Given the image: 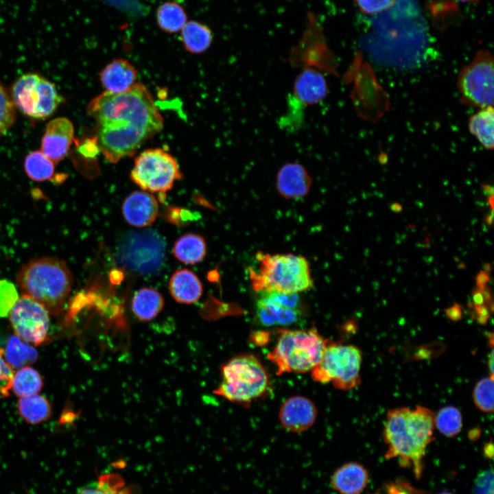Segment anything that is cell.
Returning <instances> with one entry per match:
<instances>
[{
	"label": "cell",
	"instance_id": "ba28073f",
	"mask_svg": "<svg viewBox=\"0 0 494 494\" xmlns=\"http://www.w3.org/2000/svg\"><path fill=\"white\" fill-rule=\"evenodd\" d=\"M166 243L163 237L152 229L128 233L116 250L118 263L127 270L143 276H153L162 269Z\"/></svg>",
	"mask_w": 494,
	"mask_h": 494
},
{
	"label": "cell",
	"instance_id": "c3c4849f",
	"mask_svg": "<svg viewBox=\"0 0 494 494\" xmlns=\"http://www.w3.org/2000/svg\"><path fill=\"white\" fill-rule=\"evenodd\" d=\"M487 202L489 204V206L490 207L491 211H493L494 209V196H487Z\"/></svg>",
	"mask_w": 494,
	"mask_h": 494
},
{
	"label": "cell",
	"instance_id": "e575fe53",
	"mask_svg": "<svg viewBox=\"0 0 494 494\" xmlns=\"http://www.w3.org/2000/svg\"><path fill=\"white\" fill-rule=\"evenodd\" d=\"M493 377L489 376L480 379L475 385L472 398L477 408L484 413H493L494 410Z\"/></svg>",
	"mask_w": 494,
	"mask_h": 494
},
{
	"label": "cell",
	"instance_id": "bcb514c9",
	"mask_svg": "<svg viewBox=\"0 0 494 494\" xmlns=\"http://www.w3.org/2000/svg\"><path fill=\"white\" fill-rule=\"evenodd\" d=\"M482 189L484 190V192L487 196L493 195V187L491 185H489L488 184H483L482 185Z\"/></svg>",
	"mask_w": 494,
	"mask_h": 494
},
{
	"label": "cell",
	"instance_id": "f907efd6",
	"mask_svg": "<svg viewBox=\"0 0 494 494\" xmlns=\"http://www.w3.org/2000/svg\"><path fill=\"white\" fill-rule=\"evenodd\" d=\"M477 0H451L450 1L454 3V5H457L458 3H470V2H474Z\"/></svg>",
	"mask_w": 494,
	"mask_h": 494
},
{
	"label": "cell",
	"instance_id": "cb8c5ba5",
	"mask_svg": "<svg viewBox=\"0 0 494 494\" xmlns=\"http://www.w3.org/2000/svg\"><path fill=\"white\" fill-rule=\"evenodd\" d=\"M162 294L152 287H142L135 292L132 299V311L141 321L156 318L164 307Z\"/></svg>",
	"mask_w": 494,
	"mask_h": 494
},
{
	"label": "cell",
	"instance_id": "83f0119b",
	"mask_svg": "<svg viewBox=\"0 0 494 494\" xmlns=\"http://www.w3.org/2000/svg\"><path fill=\"white\" fill-rule=\"evenodd\" d=\"M494 113L493 106L482 108L473 115L469 121L470 132L483 147L492 150L494 147Z\"/></svg>",
	"mask_w": 494,
	"mask_h": 494
},
{
	"label": "cell",
	"instance_id": "d590c367",
	"mask_svg": "<svg viewBox=\"0 0 494 494\" xmlns=\"http://www.w3.org/2000/svg\"><path fill=\"white\" fill-rule=\"evenodd\" d=\"M15 122V106L3 85L0 82V135L5 134Z\"/></svg>",
	"mask_w": 494,
	"mask_h": 494
},
{
	"label": "cell",
	"instance_id": "4316f807",
	"mask_svg": "<svg viewBox=\"0 0 494 494\" xmlns=\"http://www.w3.org/2000/svg\"><path fill=\"white\" fill-rule=\"evenodd\" d=\"M5 360L12 368H21L35 362L38 357L36 349L17 336H11L4 351Z\"/></svg>",
	"mask_w": 494,
	"mask_h": 494
},
{
	"label": "cell",
	"instance_id": "277c9868",
	"mask_svg": "<svg viewBox=\"0 0 494 494\" xmlns=\"http://www.w3.org/2000/svg\"><path fill=\"white\" fill-rule=\"evenodd\" d=\"M17 282L24 296L40 303L49 313L56 314L69 296L73 277L62 260L42 257L23 265Z\"/></svg>",
	"mask_w": 494,
	"mask_h": 494
},
{
	"label": "cell",
	"instance_id": "3957f363",
	"mask_svg": "<svg viewBox=\"0 0 494 494\" xmlns=\"http://www.w3.org/2000/svg\"><path fill=\"white\" fill-rule=\"evenodd\" d=\"M434 420L435 413L423 406L390 410L383 430L387 445L385 458H397L401 467L411 469L419 479L427 447L434 439Z\"/></svg>",
	"mask_w": 494,
	"mask_h": 494
},
{
	"label": "cell",
	"instance_id": "f546056e",
	"mask_svg": "<svg viewBox=\"0 0 494 494\" xmlns=\"http://www.w3.org/2000/svg\"><path fill=\"white\" fill-rule=\"evenodd\" d=\"M156 16L159 28L169 34L180 31L187 22L184 8L174 1H166L159 5Z\"/></svg>",
	"mask_w": 494,
	"mask_h": 494
},
{
	"label": "cell",
	"instance_id": "7a4b0ae2",
	"mask_svg": "<svg viewBox=\"0 0 494 494\" xmlns=\"http://www.w3.org/2000/svg\"><path fill=\"white\" fill-rule=\"evenodd\" d=\"M370 21L361 45L375 62L409 70L427 62L430 35L418 0H397L392 8Z\"/></svg>",
	"mask_w": 494,
	"mask_h": 494
},
{
	"label": "cell",
	"instance_id": "f1b7e54d",
	"mask_svg": "<svg viewBox=\"0 0 494 494\" xmlns=\"http://www.w3.org/2000/svg\"><path fill=\"white\" fill-rule=\"evenodd\" d=\"M17 408L21 416L31 424L45 421L51 414V408L48 400L38 394L20 397Z\"/></svg>",
	"mask_w": 494,
	"mask_h": 494
},
{
	"label": "cell",
	"instance_id": "4dcf8cb0",
	"mask_svg": "<svg viewBox=\"0 0 494 494\" xmlns=\"http://www.w3.org/2000/svg\"><path fill=\"white\" fill-rule=\"evenodd\" d=\"M43 385L40 374L35 369L25 366L18 369L11 379L10 389L20 397L38 394Z\"/></svg>",
	"mask_w": 494,
	"mask_h": 494
},
{
	"label": "cell",
	"instance_id": "74e56055",
	"mask_svg": "<svg viewBox=\"0 0 494 494\" xmlns=\"http://www.w3.org/2000/svg\"><path fill=\"white\" fill-rule=\"evenodd\" d=\"M397 0H355L360 11L368 16L374 17L386 12L392 8Z\"/></svg>",
	"mask_w": 494,
	"mask_h": 494
},
{
	"label": "cell",
	"instance_id": "7bdbcfd3",
	"mask_svg": "<svg viewBox=\"0 0 494 494\" xmlns=\"http://www.w3.org/2000/svg\"><path fill=\"white\" fill-rule=\"evenodd\" d=\"M484 455L489 458H492L493 456V445L492 442L488 443L484 447Z\"/></svg>",
	"mask_w": 494,
	"mask_h": 494
},
{
	"label": "cell",
	"instance_id": "9a60e30c",
	"mask_svg": "<svg viewBox=\"0 0 494 494\" xmlns=\"http://www.w3.org/2000/svg\"><path fill=\"white\" fill-rule=\"evenodd\" d=\"M259 294L255 318L262 326H287L303 317L304 308L299 294L268 292Z\"/></svg>",
	"mask_w": 494,
	"mask_h": 494
},
{
	"label": "cell",
	"instance_id": "b9f144b4",
	"mask_svg": "<svg viewBox=\"0 0 494 494\" xmlns=\"http://www.w3.org/2000/svg\"><path fill=\"white\" fill-rule=\"evenodd\" d=\"M474 279L476 287L480 289H484L488 285L487 284L491 278L489 272L482 270L477 273Z\"/></svg>",
	"mask_w": 494,
	"mask_h": 494
},
{
	"label": "cell",
	"instance_id": "ab89813d",
	"mask_svg": "<svg viewBox=\"0 0 494 494\" xmlns=\"http://www.w3.org/2000/svg\"><path fill=\"white\" fill-rule=\"evenodd\" d=\"M446 316L452 321H458L462 318V308L457 303H454L445 310Z\"/></svg>",
	"mask_w": 494,
	"mask_h": 494
},
{
	"label": "cell",
	"instance_id": "f35d334b",
	"mask_svg": "<svg viewBox=\"0 0 494 494\" xmlns=\"http://www.w3.org/2000/svg\"><path fill=\"white\" fill-rule=\"evenodd\" d=\"M2 353L3 352L0 351V381L5 383L3 393L6 394L10 390V382L14 375V370L3 357Z\"/></svg>",
	"mask_w": 494,
	"mask_h": 494
},
{
	"label": "cell",
	"instance_id": "2e32d148",
	"mask_svg": "<svg viewBox=\"0 0 494 494\" xmlns=\"http://www.w3.org/2000/svg\"><path fill=\"white\" fill-rule=\"evenodd\" d=\"M329 92L328 84L324 74L320 70L313 67H305L296 76L292 98L290 101V108L283 118L287 120L292 119V124H297L300 126L302 119L301 110L306 107L316 105L323 101Z\"/></svg>",
	"mask_w": 494,
	"mask_h": 494
},
{
	"label": "cell",
	"instance_id": "d6a6232c",
	"mask_svg": "<svg viewBox=\"0 0 494 494\" xmlns=\"http://www.w3.org/2000/svg\"><path fill=\"white\" fill-rule=\"evenodd\" d=\"M435 428L447 437L458 434L462 427V417L460 411L454 406L448 405L440 409L435 414Z\"/></svg>",
	"mask_w": 494,
	"mask_h": 494
},
{
	"label": "cell",
	"instance_id": "816d5d0a",
	"mask_svg": "<svg viewBox=\"0 0 494 494\" xmlns=\"http://www.w3.org/2000/svg\"><path fill=\"white\" fill-rule=\"evenodd\" d=\"M438 494H453V493H450V492L444 491V492H441V493H438Z\"/></svg>",
	"mask_w": 494,
	"mask_h": 494
},
{
	"label": "cell",
	"instance_id": "681fc988",
	"mask_svg": "<svg viewBox=\"0 0 494 494\" xmlns=\"http://www.w3.org/2000/svg\"><path fill=\"white\" fill-rule=\"evenodd\" d=\"M483 270L490 273L492 269V264L489 262H486L483 263Z\"/></svg>",
	"mask_w": 494,
	"mask_h": 494
},
{
	"label": "cell",
	"instance_id": "1f68e13d",
	"mask_svg": "<svg viewBox=\"0 0 494 494\" xmlns=\"http://www.w3.org/2000/svg\"><path fill=\"white\" fill-rule=\"evenodd\" d=\"M24 169L27 176L37 182L49 180L55 171L54 162L41 150L30 152L25 158Z\"/></svg>",
	"mask_w": 494,
	"mask_h": 494
},
{
	"label": "cell",
	"instance_id": "836d02e7",
	"mask_svg": "<svg viewBox=\"0 0 494 494\" xmlns=\"http://www.w3.org/2000/svg\"><path fill=\"white\" fill-rule=\"evenodd\" d=\"M76 494H127L122 479L116 474L99 475L96 482L79 489Z\"/></svg>",
	"mask_w": 494,
	"mask_h": 494
},
{
	"label": "cell",
	"instance_id": "ac0fdd59",
	"mask_svg": "<svg viewBox=\"0 0 494 494\" xmlns=\"http://www.w3.org/2000/svg\"><path fill=\"white\" fill-rule=\"evenodd\" d=\"M317 416L314 403L303 396H293L281 405L279 419L283 427L292 432H301L311 427Z\"/></svg>",
	"mask_w": 494,
	"mask_h": 494
},
{
	"label": "cell",
	"instance_id": "d4e9b609",
	"mask_svg": "<svg viewBox=\"0 0 494 494\" xmlns=\"http://www.w3.org/2000/svg\"><path fill=\"white\" fill-rule=\"evenodd\" d=\"M213 38L211 29L198 21H189L181 30L183 45L191 54H202L207 51L212 43Z\"/></svg>",
	"mask_w": 494,
	"mask_h": 494
},
{
	"label": "cell",
	"instance_id": "f6af8a7d",
	"mask_svg": "<svg viewBox=\"0 0 494 494\" xmlns=\"http://www.w3.org/2000/svg\"><path fill=\"white\" fill-rule=\"evenodd\" d=\"M488 366L490 370V376L493 377V351L491 349L488 360Z\"/></svg>",
	"mask_w": 494,
	"mask_h": 494
},
{
	"label": "cell",
	"instance_id": "e0dca14e",
	"mask_svg": "<svg viewBox=\"0 0 494 494\" xmlns=\"http://www.w3.org/2000/svg\"><path fill=\"white\" fill-rule=\"evenodd\" d=\"M74 137L71 121L57 117L46 126L41 141V152L53 162H59L67 154Z\"/></svg>",
	"mask_w": 494,
	"mask_h": 494
},
{
	"label": "cell",
	"instance_id": "44dd1931",
	"mask_svg": "<svg viewBox=\"0 0 494 494\" xmlns=\"http://www.w3.org/2000/svg\"><path fill=\"white\" fill-rule=\"evenodd\" d=\"M99 75L105 91L119 93L136 84L137 70L128 60L118 58L108 63Z\"/></svg>",
	"mask_w": 494,
	"mask_h": 494
},
{
	"label": "cell",
	"instance_id": "4fadbf2b",
	"mask_svg": "<svg viewBox=\"0 0 494 494\" xmlns=\"http://www.w3.org/2000/svg\"><path fill=\"white\" fill-rule=\"evenodd\" d=\"M289 60L298 67L336 73V58L327 46L322 27L314 14L309 13L305 29L297 45L292 49Z\"/></svg>",
	"mask_w": 494,
	"mask_h": 494
},
{
	"label": "cell",
	"instance_id": "52a82bcc",
	"mask_svg": "<svg viewBox=\"0 0 494 494\" xmlns=\"http://www.w3.org/2000/svg\"><path fill=\"white\" fill-rule=\"evenodd\" d=\"M222 381L215 393L231 401L248 403L269 390L270 378L261 362L252 354H241L221 368Z\"/></svg>",
	"mask_w": 494,
	"mask_h": 494
},
{
	"label": "cell",
	"instance_id": "9c48e42d",
	"mask_svg": "<svg viewBox=\"0 0 494 494\" xmlns=\"http://www.w3.org/2000/svg\"><path fill=\"white\" fill-rule=\"evenodd\" d=\"M362 362V351L357 346L327 340L311 376L317 382L331 383L338 390H349L361 384Z\"/></svg>",
	"mask_w": 494,
	"mask_h": 494
},
{
	"label": "cell",
	"instance_id": "5b68a950",
	"mask_svg": "<svg viewBox=\"0 0 494 494\" xmlns=\"http://www.w3.org/2000/svg\"><path fill=\"white\" fill-rule=\"evenodd\" d=\"M256 259L258 267L249 270V278L258 293L299 294L313 287L309 265L303 256L258 252Z\"/></svg>",
	"mask_w": 494,
	"mask_h": 494
},
{
	"label": "cell",
	"instance_id": "8992f818",
	"mask_svg": "<svg viewBox=\"0 0 494 494\" xmlns=\"http://www.w3.org/2000/svg\"><path fill=\"white\" fill-rule=\"evenodd\" d=\"M327 342L314 329L281 330L268 357L279 375L307 373L320 361Z\"/></svg>",
	"mask_w": 494,
	"mask_h": 494
},
{
	"label": "cell",
	"instance_id": "7402d4cb",
	"mask_svg": "<svg viewBox=\"0 0 494 494\" xmlns=\"http://www.w3.org/2000/svg\"><path fill=\"white\" fill-rule=\"evenodd\" d=\"M369 480L367 469L356 462H349L338 468L331 477V486L340 494H360Z\"/></svg>",
	"mask_w": 494,
	"mask_h": 494
},
{
	"label": "cell",
	"instance_id": "603a6c76",
	"mask_svg": "<svg viewBox=\"0 0 494 494\" xmlns=\"http://www.w3.org/2000/svg\"><path fill=\"white\" fill-rule=\"evenodd\" d=\"M169 289L174 299L180 303L197 302L203 292L202 284L198 276L187 269L178 270L170 278Z\"/></svg>",
	"mask_w": 494,
	"mask_h": 494
},
{
	"label": "cell",
	"instance_id": "6da1fadb",
	"mask_svg": "<svg viewBox=\"0 0 494 494\" xmlns=\"http://www.w3.org/2000/svg\"><path fill=\"white\" fill-rule=\"evenodd\" d=\"M87 113L100 152L113 163L133 155L163 128L151 92L139 82L122 93L104 91L91 101Z\"/></svg>",
	"mask_w": 494,
	"mask_h": 494
},
{
	"label": "cell",
	"instance_id": "30bf717a",
	"mask_svg": "<svg viewBox=\"0 0 494 494\" xmlns=\"http://www.w3.org/2000/svg\"><path fill=\"white\" fill-rule=\"evenodd\" d=\"M10 97L23 115L38 120L51 115L62 100L55 84L35 73L19 77L12 85Z\"/></svg>",
	"mask_w": 494,
	"mask_h": 494
},
{
	"label": "cell",
	"instance_id": "60d3db41",
	"mask_svg": "<svg viewBox=\"0 0 494 494\" xmlns=\"http://www.w3.org/2000/svg\"><path fill=\"white\" fill-rule=\"evenodd\" d=\"M471 296H472L471 297H472V301H473V307H478V306H482V305L488 306L486 305L485 299H484L483 289H480L477 287H474L471 292ZM492 311H493V310H492Z\"/></svg>",
	"mask_w": 494,
	"mask_h": 494
},
{
	"label": "cell",
	"instance_id": "7c38bea8",
	"mask_svg": "<svg viewBox=\"0 0 494 494\" xmlns=\"http://www.w3.org/2000/svg\"><path fill=\"white\" fill-rule=\"evenodd\" d=\"M493 57L486 49L478 51L458 75L457 87L462 104L484 108L493 104Z\"/></svg>",
	"mask_w": 494,
	"mask_h": 494
},
{
	"label": "cell",
	"instance_id": "d6986e66",
	"mask_svg": "<svg viewBox=\"0 0 494 494\" xmlns=\"http://www.w3.org/2000/svg\"><path fill=\"white\" fill-rule=\"evenodd\" d=\"M311 183V178L303 165L298 162H288L278 170L275 185L281 196L298 199L308 193Z\"/></svg>",
	"mask_w": 494,
	"mask_h": 494
},
{
	"label": "cell",
	"instance_id": "484cf974",
	"mask_svg": "<svg viewBox=\"0 0 494 494\" xmlns=\"http://www.w3.org/2000/svg\"><path fill=\"white\" fill-rule=\"evenodd\" d=\"M207 253V244L203 237L187 233L180 237L173 246V254L180 262L196 264L200 262Z\"/></svg>",
	"mask_w": 494,
	"mask_h": 494
},
{
	"label": "cell",
	"instance_id": "ee69618b",
	"mask_svg": "<svg viewBox=\"0 0 494 494\" xmlns=\"http://www.w3.org/2000/svg\"><path fill=\"white\" fill-rule=\"evenodd\" d=\"M389 208L392 212L395 213H400L403 210V205L398 202H395L391 203L390 204Z\"/></svg>",
	"mask_w": 494,
	"mask_h": 494
},
{
	"label": "cell",
	"instance_id": "8fae6325",
	"mask_svg": "<svg viewBox=\"0 0 494 494\" xmlns=\"http://www.w3.org/2000/svg\"><path fill=\"white\" fill-rule=\"evenodd\" d=\"M130 176L144 191L165 195L183 174L172 154L161 148H152L136 157Z\"/></svg>",
	"mask_w": 494,
	"mask_h": 494
},
{
	"label": "cell",
	"instance_id": "7dc6e473",
	"mask_svg": "<svg viewBox=\"0 0 494 494\" xmlns=\"http://www.w3.org/2000/svg\"><path fill=\"white\" fill-rule=\"evenodd\" d=\"M493 211L488 213L484 217V222L488 226H491L493 223Z\"/></svg>",
	"mask_w": 494,
	"mask_h": 494
},
{
	"label": "cell",
	"instance_id": "8d00e7d4",
	"mask_svg": "<svg viewBox=\"0 0 494 494\" xmlns=\"http://www.w3.org/2000/svg\"><path fill=\"white\" fill-rule=\"evenodd\" d=\"M18 298L15 285L8 280H0V317L9 314Z\"/></svg>",
	"mask_w": 494,
	"mask_h": 494
},
{
	"label": "cell",
	"instance_id": "ffe728a7",
	"mask_svg": "<svg viewBox=\"0 0 494 494\" xmlns=\"http://www.w3.org/2000/svg\"><path fill=\"white\" fill-rule=\"evenodd\" d=\"M122 214L130 225L142 228L152 224L158 214L156 198L147 191H134L122 204Z\"/></svg>",
	"mask_w": 494,
	"mask_h": 494
},
{
	"label": "cell",
	"instance_id": "5bb4252c",
	"mask_svg": "<svg viewBox=\"0 0 494 494\" xmlns=\"http://www.w3.org/2000/svg\"><path fill=\"white\" fill-rule=\"evenodd\" d=\"M9 318L15 335L20 338L35 345L46 340L49 329V311L38 302L23 295L10 310Z\"/></svg>",
	"mask_w": 494,
	"mask_h": 494
}]
</instances>
